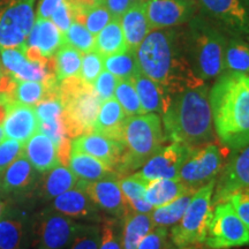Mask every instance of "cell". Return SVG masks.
Masks as SVG:
<instances>
[{"mask_svg":"<svg viewBox=\"0 0 249 249\" xmlns=\"http://www.w3.org/2000/svg\"><path fill=\"white\" fill-rule=\"evenodd\" d=\"M140 70L171 95L205 85L195 74L187 48L173 29H154L136 50Z\"/></svg>","mask_w":249,"mask_h":249,"instance_id":"obj_1","label":"cell"},{"mask_svg":"<svg viewBox=\"0 0 249 249\" xmlns=\"http://www.w3.org/2000/svg\"><path fill=\"white\" fill-rule=\"evenodd\" d=\"M213 129L230 151L249 144V75L224 71L209 91Z\"/></svg>","mask_w":249,"mask_h":249,"instance_id":"obj_2","label":"cell"},{"mask_svg":"<svg viewBox=\"0 0 249 249\" xmlns=\"http://www.w3.org/2000/svg\"><path fill=\"white\" fill-rule=\"evenodd\" d=\"M209 91L207 85H202L172 95L169 107L161 116L167 141L188 148L216 141Z\"/></svg>","mask_w":249,"mask_h":249,"instance_id":"obj_3","label":"cell"},{"mask_svg":"<svg viewBox=\"0 0 249 249\" xmlns=\"http://www.w3.org/2000/svg\"><path fill=\"white\" fill-rule=\"evenodd\" d=\"M166 141L163 124L158 114L144 113L127 117L121 136L124 154L114 170L116 173L119 177H124L139 171L164 147Z\"/></svg>","mask_w":249,"mask_h":249,"instance_id":"obj_4","label":"cell"},{"mask_svg":"<svg viewBox=\"0 0 249 249\" xmlns=\"http://www.w3.org/2000/svg\"><path fill=\"white\" fill-rule=\"evenodd\" d=\"M59 98L62 104V123L68 138L93 132L102 101L92 85L80 76H71L59 82Z\"/></svg>","mask_w":249,"mask_h":249,"instance_id":"obj_5","label":"cell"},{"mask_svg":"<svg viewBox=\"0 0 249 249\" xmlns=\"http://www.w3.org/2000/svg\"><path fill=\"white\" fill-rule=\"evenodd\" d=\"M214 181L197 189L193 195L181 219L172 226L170 238L176 247L204 244L213 217V194Z\"/></svg>","mask_w":249,"mask_h":249,"instance_id":"obj_6","label":"cell"},{"mask_svg":"<svg viewBox=\"0 0 249 249\" xmlns=\"http://www.w3.org/2000/svg\"><path fill=\"white\" fill-rule=\"evenodd\" d=\"M225 46L226 40L218 30L208 26L193 27L186 44L187 54L195 74L204 82L225 71Z\"/></svg>","mask_w":249,"mask_h":249,"instance_id":"obj_7","label":"cell"},{"mask_svg":"<svg viewBox=\"0 0 249 249\" xmlns=\"http://www.w3.org/2000/svg\"><path fill=\"white\" fill-rule=\"evenodd\" d=\"M230 152L219 141L192 148L179 170V180L187 188L196 192L216 180L222 172Z\"/></svg>","mask_w":249,"mask_h":249,"instance_id":"obj_8","label":"cell"},{"mask_svg":"<svg viewBox=\"0 0 249 249\" xmlns=\"http://www.w3.org/2000/svg\"><path fill=\"white\" fill-rule=\"evenodd\" d=\"M81 223L46 207L30 222V236L36 249L70 247Z\"/></svg>","mask_w":249,"mask_h":249,"instance_id":"obj_9","label":"cell"},{"mask_svg":"<svg viewBox=\"0 0 249 249\" xmlns=\"http://www.w3.org/2000/svg\"><path fill=\"white\" fill-rule=\"evenodd\" d=\"M204 244L213 249H229L249 245V230L229 201L213 205Z\"/></svg>","mask_w":249,"mask_h":249,"instance_id":"obj_10","label":"cell"},{"mask_svg":"<svg viewBox=\"0 0 249 249\" xmlns=\"http://www.w3.org/2000/svg\"><path fill=\"white\" fill-rule=\"evenodd\" d=\"M34 1L20 0L0 14V48L23 49L36 20Z\"/></svg>","mask_w":249,"mask_h":249,"instance_id":"obj_11","label":"cell"},{"mask_svg":"<svg viewBox=\"0 0 249 249\" xmlns=\"http://www.w3.org/2000/svg\"><path fill=\"white\" fill-rule=\"evenodd\" d=\"M214 181L213 204L227 201L233 193L249 187V144L233 151Z\"/></svg>","mask_w":249,"mask_h":249,"instance_id":"obj_12","label":"cell"},{"mask_svg":"<svg viewBox=\"0 0 249 249\" xmlns=\"http://www.w3.org/2000/svg\"><path fill=\"white\" fill-rule=\"evenodd\" d=\"M191 149L176 142L164 145L143 165L141 170L134 173L147 182L158 179H177Z\"/></svg>","mask_w":249,"mask_h":249,"instance_id":"obj_13","label":"cell"},{"mask_svg":"<svg viewBox=\"0 0 249 249\" xmlns=\"http://www.w3.org/2000/svg\"><path fill=\"white\" fill-rule=\"evenodd\" d=\"M120 177H111L97 180V181H85L80 180L77 185L85 189L96 207L110 217L121 219L127 209V202L119 186Z\"/></svg>","mask_w":249,"mask_h":249,"instance_id":"obj_14","label":"cell"},{"mask_svg":"<svg viewBox=\"0 0 249 249\" xmlns=\"http://www.w3.org/2000/svg\"><path fill=\"white\" fill-rule=\"evenodd\" d=\"M39 172L23 154L0 173V192L6 196H28L35 192Z\"/></svg>","mask_w":249,"mask_h":249,"instance_id":"obj_15","label":"cell"},{"mask_svg":"<svg viewBox=\"0 0 249 249\" xmlns=\"http://www.w3.org/2000/svg\"><path fill=\"white\" fill-rule=\"evenodd\" d=\"M49 207L65 216L76 220H86L87 223H101L104 217L85 189L79 185L53 198Z\"/></svg>","mask_w":249,"mask_h":249,"instance_id":"obj_16","label":"cell"},{"mask_svg":"<svg viewBox=\"0 0 249 249\" xmlns=\"http://www.w3.org/2000/svg\"><path fill=\"white\" fill-rule=\"evenodd\" d=\"M197 4L233 33H249V13L242 0H197Z\"/></svg>","mask_w":249,"mask_h":249,"instance_id":"obj_17","label":"cell"},{"mask_svg":"<svg viewBox=\"0 0 249 249\" xmlns=\"http://www.w3.org/2000/svg\"><path fill=\"white\" fill-rule=\"evenodd\" d=\"M71 150L92 156L104 161L113 170H116L124 154L123 143L96 132L83 134L71 139Z\"/></svg>","mask_w":249,"mask_h":249,"instance_id":"obj_18","label":"cell"},{"mask_svg":"<svg viewBox=\"0 0 249 249\" xmlns=\"http://www.w3.org/2000/svg\"><path fill=\"white\" fill-rule=\"evenodd\" d=\"M2 128L6 138L26 143L38 132V119L34 107H28L17 102L7 103Z\"/></svg>","mask_w":249,"mask_h":249,"instance_id":"obj_19","label":"cell"},{"mask_svg":"<svg viewBox=\"0 0 249 249\" xmlns=\"http://www.w3.org/2000/svg\"><path fill=\"white\" fill-rule=\"evenodd\" d=\"M145 14L154 29H166L186 22L191 8L185 0H147Z\"/></svg>","mask_w":249,"mask_h":249,"instance_id":"obj_20","label":"cell"},{"mask_svg":"<svg viewBox=\"0 0 249 249\" xmlns=\"http://www.w3.org/2000/svg\"><path fill=\"white\" fill-rule=\"evenodd\" d=\"M28 232V218L8 204L0 218V249H26Z\"/></svg>","mask_w":249,"mask_h":249,"instance_id":"obj_21","label":"cell"},{"mask_svg":"<svg viewBox=\"0 0 249 249\" xmlns=\"http://www.w3.org/2000/svg\"><path fill=\"white\" fill-rule=\"evenodd\" d=\"M143 113H160L163 116L169 107L172 95L160 83L140 71L133 79Z\"/></svg>","mask_w":249,"mask_h":249,"instance_id":"obj_22","label":"cell"},{"mask_svg":"<svg viewBox=\"0 0 249 249\" xmlns=\"http://www.w3.org/2000/svg\"><path fill=\"white\" fill-rule=\"evenodd\" d=\"M23 155L39 173H45L60 164L54 142L43 133L37 132L24 144Z\"/></svg>","mask_w":249,"mask_h":249,"instance_id":"obj_23","label":"cell"},{"mask_svg":"<svg viewBox=\"0 0 249 249\" xmlns=\"http://www.w3.org/2000/svg\"><path fill=\"white\" fill-rule=\"evenodd\" d=\"M79 178L71 172L70 167L58 165L54 169L42 173L37 182L35 192L42 201H52L62 193L70 191L77 185Z\"/></svg>","mask_w":249,"mask_h":249,"instance_id":"obj_24","label":"cell"},{"mask_svg":"<svg viewBox=\"0 0 249 249\" xmlns=\"http://www.w3.org/2000/svg\"><path fill=\"white\" fill-rule=\"evenodd\" d=\"M64 44V34L50 18H36L23 48H37L43 57L51 58Z\"/></svg>","mask_w":249,"mask_h":249,"instance_id":"obj_25","label":"cell"},{"mask_svg":"<svg viewBox=\"0 0 249 249\" xmlns=\"http://www.w3.org/2000/svg\"><path fill=\"white\" fill-rule=\"evenodd\" d=\"M119 18L124 39H126L127 49L136 52L143 39L152 30L147 14H145L144 1L134 4Z\"/></svg>","mask_w":249,"mask_h":249,"instance_id":"obj_26","label":"cell"},{"mask_svg":"<svg viewBox=\"0 0 249 249\" xmlns=\"http://www.w3.org/2000/svg\"><path fill=\"white\" fill-rule=\"evenodd\" d=\"M126 113L116 98L102 102L97 119L93 124V132L121 143L123 128L126 121Z\"/></svg>","mask_w":249,"mask_h":249,"instance_id":"obj_27","label":"cell"},{"mask_svg":"<svg viewBox=\"0 0 249 249\" xmlns=\"http://www.w3.org/2000/svg\"><path fill=\"white\" fill-rule=\"evenodd\" d=\"M68 167L77 178L85 181H97V180L118 176L116 171L104 161L88 154L75 150H71Z\"/></svg>","mask_w":249,"mask_h":249,"instance_id":"obj_28","label":"cell"},{"mask_svg":"<svg viewBox=\"0 0 249 249\" xmlns=\"http://www.w3.org/2000/svg\"><path fill=\"white\" fill-rule=\"evenodd\" d=\"M123 249H136L140 242L155 227L151 213H136L128 208L124 211L123 218Z\"/></svg>","mask_w":249,"mask_h":249,"instance_id":"obj_29","label":"cell"},{"mask_svg":"<svg viewBox=\"0 0 249 249\" xmlns=\"http://www.w3.org/2000/svg\"><path fill=\"white\" fill-rule=\"evenodd\" d=\"M59 81L39 82V81H17L12 99L20 104L35 107L39 102L48 99L58 90Z\"/></svg>","mask_w":249,"mask_h":249,"instance_id":"obj_30","label":"cell"},{"mask_svg":"<svg viewBox=\"0 0 249 249\" xmlns=\"http://www.w3.org/2000/svg\"><path fill=\"white\" fill-rule=\"evenodd\" d=\"M187 192L195 193L192 189L187 188L180 181L179 178L158 179L148 183L147 191H145V200L155 209V208L163 207V205L170 203L171 201L176 200V198H178L179 196H181Z\"/></svg>","mask_w":249,"mask_h":249,"instance_id":"obj_31","label":"cell"},{"mask_svg":"<svg viewBox=\"0 0 249 249\" xmlns=\"http://www.w3.org/2000/svg\"><path fill=\"white\" fill-rule=\"evenodd\" d=\"M93 50L104 58L128 50L123 28H121L120 18H112L95 36V49Z\"/></svg>","mask_w":249,"mask_h":249,"instance_id":"obj_32","label":"cell"},{"mask_svg":"<svg viewBox=\"0 0 249 249\" xmlns=\"http://www.w3.org/2000/svg\"><path fill=\"white\" fill-rule=\"evenodd\" d=\"M193 195H194L193 192H187L176 200L171 201L170 203L165 204L163 207L155 208L151 213L155 226L171 227L176 225L182 218Z\"/></svg>","mask_w":249,"mask_h":249,"instance_id":"obj_33","label":"cell"},{"mask_svg":"<svg viewBox=\"0 0 249 249\" xmlns=\"http://www.w3.org/2000/svg\"><path fill=\"white\" fill-rule=\"evenodd\" d=\"M104 70L110 71L119 80H133L141 71L136 52L130 50L105 57Z\"/></svg>","mask_w":249,"mask_h":249,"instance_id":"obj_34","label":"cell"},{"mask_svg":"<svg viewBox=\"0 0 249 249\" xmlns=\"http://www.w3.org/2000/svg\"><path fill=\"white\" fill-rule=\"evenodd\" d=\"M54 66L55 77L60 81L71 76H79L81 61H82V53L68 44H62L55 54Z\"/></svg>","mask_w":249,"mask_h":249,"instance_id":"obj_35","label":"cell"},{"mask_svg":"<svg viewBox=\"0 0 249 249\" xmlns=\"http://www.w3.org/2000/svg\"><path fill=\"white\" fill-rule=\"evenodd\" d=\"M224 66L225 71L249 74V44L239 38L226 42Z\"/></svg>","mask_w":249,"mask_h":249,"instance_id":"obj_36","label":"cell"},{"mask_svg":"<svg viewBox=\"0 0 249 249\" xmlns=\"http://www.w3.org/2000/svg\"><path fill=\"white\" fill-rule=\"evenodd\" d=\"M114 98L119 102V104L124 108L127 117L144 114L133 80L118 81L116 92H114Z\"/></svg>","mask_w":249,"mask_h":249,"instance_id":"obj_37","label":"cell"},{"mask_svg":"<svg viewBox=\"0 0 249 249\" xmlns=\"http://www.w3.org/2000/svg\"><path fill=\"white\" fill-rule=\"evenodd\" d=\"M64 43L73 46L83 54L95 49V36L82 23L73 21L64 34Z\"/></svg>","mask_w":249,"mask_h":249,"instance_id":"obj_38","label":"cell"},{"mask_svg":"<svg viewBox=\"0 0 249 249\" xmlns=\"http://www.w3.org/2000/svg\"><path fill=\"white\" fill-rule=\"evenodd\" d=\"M121 234H123L121 219L114 217H103L98 249H123Z\"/></svg>","mask_w":249,"mask_h":249,"instance_id":"obj_39","label":"cell"},{"mask_svg":"<svg viewBox=\"0 0 249 249\" xmlns=\"http://www.w3.org/2000/svg\"><path fill=\"white\" fill-rule=\"evenodd\" d=\"M101 225L98 223L80 224L70 249H98Z\"/></svg>","mask_w":249,"mask_h":249,"instance_id":"obj_40","label":"cell"},{"mask_svg":"<svg viewBox=\"0 0 249 249\" xmlns=\"http://www.w3.org/2000/svg\"><path fill=\"white\" fill-rule=\"evenodd\" d=\"M103 70H104V57L99 54L97 51L92 50V51L82 54L79 76L85 82L93 85Z\"/></svg>","mask_w":249,"mask_h":249,"instance_id":"obj_41","label":"cell"},{"mask_svg":"<svg viewBox=\"0 0 249 249\" xmlns=\"http://www.w3.org/2000/svg\"><path fill=\"white\" fill-rule=\"evenodd\" d=\"M118 181H119L120 189L123 192L127 204L129 202L141 200V198L145 197V191H147V186L149 182L140 178L135 173L120 177Z\"/></svg>","mask_w":249,"mask_h":249,"instance_id":"obj_42","label":"cell"},{"mask_svg":"<svg viewBox=\"0 0 249 249\" xmlns=\"http://www.w3.org/2000/svg\"><path fill=\"white\" fill-rule=\"evenodd\" d=\"M172 245L169 241V231H167V227L155 226L142 239L136 249H174L176 246L173 247Z\"/></svg>","mask_w":249,"mask_h":249,"instance_id":"obj_43","label":"cell"},{"mask_svg":"<svg viewBox=\"0 0 249 249\" xmlns=\"http://www.w3.org/2000/svg\"><path fill=\"white\" fill-rule=\"evenodd\" d=\"M26 143L6 138L0 142V173H2L17 158L23 154Z\"/></svg>","mask_w":249,"mask_h":249,"instance_id":"obj_44","label":"cell"},{"mask_svg":"<svg viewBox=\"0 0 249 249\" xmlns=\"http://www.w3.org/2000/svg\"><path fill=\"white\" fill-rule=\"evenodd\" d=\"M118 81H119V79H117V77L114 76L113 74H111L108 71H102V73L99 74L98 77L96 79V81L92 85L93 89H95L96 93H97L102 102L114 97V92H116Z\"/></svg>","mask_w":249,"mask_h":249,"instance_id":"obj_45","label":"cell"},{"mask_svg":"<svg viewBox=\"0 0 249 249\" xmlns=\"http://www.w3.org/2000/svg\"><path fill=\"white\" fill-rule=\"evenodd\" d=\"M38 121H50L62 116V104L60 98H49L39 102L34 107Z\"/></svg>","mask_w":249,"mask_h":249,"instance_id":"obj_46","label":"cell"},{"mask_svg":"<svg viewBox=\"0 0 249 249\" xmlns=\"http://www.w3.org/2000/svg\"><path fill=\"white\" fill-rule=\"evenodd\" d=\"M38 132L51 139L57 147L66 139H71L68 138L61 117L50 121H38Z\"/></svg>","mask_w":249,"mask_h":249,"instance_id":"obj_47","label":"cell"},{"mask_svg":"<svg viewBox=\"0 0 249 249\" xmlns=\"http://www.w3.org/2000/svg\"><path fill=\"white\" fill-rule=\"evenodd\" d=\"M249 230V187L236 191L227 200Z\"/></svg>","mask_w":249,"mask_h":249,"instance_id":"obj_48","label":"cell"},{"mask_svg":"<svg viewBox=\"0 0 249 249\" xmlns=\"http://www.w3.org/2000/svg\"><path fill=\"white\" fill-rule=\"evenodd\" d=\"M50 20L57 26L62 34H65L74 21L73 6L68 0H64L51 15Z\"/></svg>","mask_w":249,"mask_h":249,"instance_id":"obj_49","label":"cell"},{"mask_svg":"<svg viewBox=\"0 0 249 249\" xmlns=\"http://www.w3.org/2000/svg\"><path fill=\"white\" fill-rule=\"evenodd\" d=\"M0 57H1L2 67H4L6 71H8L11 75L27 59L22 50L15 49V48H11V49L0 48Z\"/></svg>","mask_w":249,"mask_h":249,"instance_id":"obj_50","label":"cell"},{"mask_svg":"<svg viewBox=\"0 0 249 249\" xmlns=\"http://www.w3.org/2000/svg\"><path fill=\"white\" fill-rule=\"evenodd\" d=\"M142 0H102V4L107 8L112 18H119L124 12H127L136 2Z\"/></svg>","mask_w":249,"mask_h":249,"instance_id":"obj_51","label":"cell"},{"mask_svg":"<svg viewBox=\"0 0 249 249\" xmlns=\"http://www.w3.org/2000/svg\"><path fill=\"white\" fill-rule=\"evenodd\" d=\"M64 0H40L38 9H37L36 18H50L53 12Z\"/></svg>","mask_w":249,"mask_h":249,"instance_id":"obj_52","label":"cell"},{"mask_svg":"<svg viewBox=\"0 0 249 249\" xmlns=\"http://www.w3.org/2000/svg\"><path fill=\"white\" fill-rule=\"evenodd\" d=\"M7 197L8 196H6L5 194H2V193L0 192V218L2 217V214H4L9 204Z\"/></svg>","mask_w":249,"mask_h":249,"instance_id":"obj_53","label":"cell"},{"mask_svg":"<svg viewBox=\"0 0 249 249\" xmlns=\"http://www.w3.org/2000/svg\"><path fill=\"white\" fill-rule=\"evenodd\" d=\"M6 117V104L0 103V124L4 123Z\"/></svg>","mask_w":249,"mask_h":249,"instance_id":"obj_54","label":"cell"},{"mask_svg":"<svg viewBox=\"0 0 249 249\" xmlns=\"http://www.w3.org/2000/svg\"><path fill=\"white\" fill-rule=\"evenodd\" d=\"M174 249H201V248L194 245V246H186V247H174Z\"/></svg>","mask_w":249,"mask_h":249,"instance_id":"obj_55","label":"cell"},{"mask_svg":"<svg viewBox=\"0 0 249 249\" xmlns=\"http://www.w3.org/2000/svg\"><path fill=\"white\" fill-rule=\"evenodd\" d=\"M6 136H5V132H4V128H2V126H0V142L2 141V140H5Z\"/></svg>","mask_w":249,"mask_h":249,"instance_id":"obj_56","label":"cell"},{"mask_svg":"<svg viewBox=\"0 0 249 249\" xmlns=\"http://www.w3.org/2000/svg\"><path fill=\"white\" fill-rule=\"evenodd\" d=\"M242 1L245 2V5H248L249 6V0H242Z\"/></svg>","mask_w":249,"mask_h":249,"instance_id":"obj_57","label":"cell"},{"mask_svg":"<svg viewBox=\"0 0 249 249\" xmlns=\"http://www.w3.org/2000/svg\"><path fill=\"white\" fill-rule=\"evenodd\" d=\"M201 249H213V248H201Z\"/></svg>","mask_w":249,"mask_h":249,"instance_id":"obj_58","label":"cell"},{"mask_svg":"<svg viewBox=\"0 0 249 249\" xmlns=\"http://www.w3.org/2000/svg\"><path fill=\"white\" fill-rule=\"evenodd\" d=\"M248 75H249V74H248Z\"/></svg>","mask_w":249,"mask_h":249,"instance_id":"obj_59","label":"cell"}]
</instances>
